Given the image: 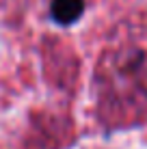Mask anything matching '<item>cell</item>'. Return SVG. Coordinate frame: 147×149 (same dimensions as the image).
<instances>
[{
  "mask_svg": "<svg viewBox=\"0 0 147 149\" xmlns=\"http://www.w3.org/2000/svg\"><path fill=\"white\" fill-rule=\"evenodd\" d=\"M84 11V0H50V13L56 24L69 26Z\"/></svg>",
  "mask_w": 147,
  "mask_h": 149,
  "instance_id": "obj_1",
  "label": "cell"
}]
</instances>
